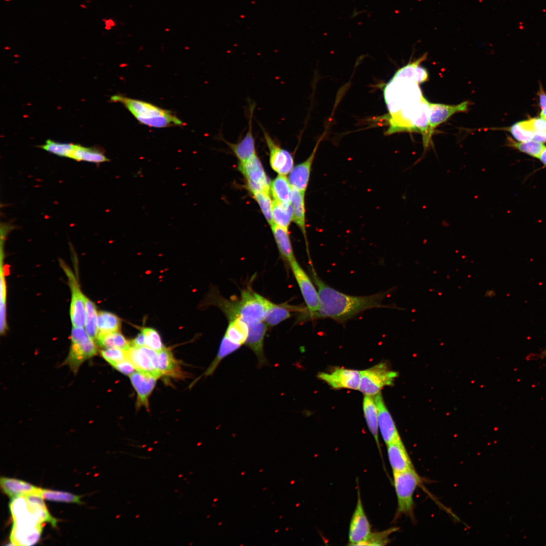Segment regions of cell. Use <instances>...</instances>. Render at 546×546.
Instances as JSON below:
<instances>
[{"label": "cell", "instance_id": "1", "mask_svg": "<svg viewBox=\"0 0 546 546\" xmlns=\"http://www.w3.org/2000/svg\"><path fill=\"white\" fill-rule=\"evenodd\" d=\"M419 85L414 79L396 73L385 85L383 93L389 125L386 134L412 131L426 100Z\"/></svg>", "mask_w": 546, "mask_h": 546}, {"label": "cell", "instance_id": "2", "mask_svg": "<svg viewBox=\"0 0 546 546\" xmlns=\"http://www.w3.org/2000/svg\"><path fill=\"white\" fill-rule=\"evenodd\" d=\"M312 277L320 298L319 309L313 319L329 318L342 324L366 310L385 307L382 302L388 291L368 296H352L326 284L313 270Z\"/></svg>", "mask_w": 546, "mask_h": 546}, {"label": "cell", "instance_id": "3", "mask_svg": "<svg viewBox=\"0 0 546 546\" xmlns=\"http://www.w3.org/2000/svg\"><path fill=\"white\" fill-rule=\"evenodd\" d=\"M9 509L13 523L10 534L12 544L29 546L39 540L42 522L31 510L25 495L12 499Z\"/></svg>", "mask_w": 546, "mask_h": 546}, {"label": "cell", "instance_id": "4", "mask_svg": "<svg viewBox=\"0 0 546 546\" xmlns=\"http://www.w3.org/2000/svg\"><path fill=\"white\" fill-rule=\"evenodd\" d=\"M213 295V303L222 311L229 321L240 317L247 325L264 321L269 300L251 289L242 291L237 300Z\"/></svg>", "mask_w": 546, "mask_h": 546}, {"label": "cell", "instance_id": "5", "mask_svg": "<svg viewBox=\"0 0 546 546\" xmlns=\"http://www.w3.org/2000/svg\"><path fill=\"white\" fill-rule=\"evenodd\" d=\"M111 101L122 104L141 123L150 127L163 128L181 126L183 122L168 110L139 100L114 95Z\"/></svg>", "mask_w": 546, "mask_h": 546}, {"label": "cell", "instance_id": "6", "mask_svg": "<svg viewBox=\"0 0 546 546\" xmlns=\"http://www.w3.org/2000/svg\"><path fill=\"white\" fill-rule=\"evenodd\" d=\"M393 485L396 495L397 507L395 519L404 515L414 519V494L422 482L415 469L393 473Z\"/></svg>", "mask_w": 546, "mask_h": 546}, {"label": "cell", "instance_id": "7", "mask_svg": "<svg viewBox=\"0 0 546 546\" xmlns=\"http://www.w3.org/2000/svg\"><path fill=\"white\" fill-rule=\"evenodd\" d=\"M71 340V347L65 363L76 373L85 360L97 354V347L83 327H73Z\"/></svg>", "mask_w": 546, "mask_h": 546}, {"label": "cell", "instance_id": "8", "mask_svg": "<svg viewBox=\"0 0 546 546\" xmlns=\"http://www.w3.org/2000/svg\"><path fill=\"white\" fill-rule=\"evenodd\" d=\"M358 390L364 395L374 396L385 386H391L398 376L397 372L391 370L385 363H380L360 371Z\"/></svg>", "mask_w": 546, "mask_h": 546}, {"label": "cell", "instance_id": "9", "mask_svg": "<svg viewBox=\"0 0 546 546\" xmlns=\"http://www.w3.org/2000/svg\"><path fill=\"white\" fill-rule=\"evenodd\" d=\"M289 264L299 287L306 305L307 316L313 319L319 309L320 298L318 291L311 279L296 259L292 260Z\"/></svg>", "mask_w": 546, "mask_h": 546}, {"label": "cell", "instance_id": "10", "mask_svg": "<svg viewBox=\"0 0 546 546\" xmlns=\"http://www.w3.org/2000/svg\"><path fill=\"white\" fill-rule=\"evenodd\" d=\"M239 169L244 176L248 190L270 193V183L257 154L243 163H239Z\"/></svg>", "mask_w": 546, "mask_h": 546}, {"label": "cell", "instance_id": "11", "mask_svg": "<svg viewBox=\"0 0 546 546\" xmlns=\"http://www.w3.org/2000/svg\"><path fill=\"white\" fill-rule=\"evenodd\" d=\"M371 532V525L365 512L358 489L357 503L349 524L348 545H359Z\"/></svg>", "mask_w": 546, "mask_h": 546}, {"label": "cell", "instance_id": "12", "mask_svg": "<svg viewBox=\"0 0 546 546\" xmlns=\"http://www.w3.org/2000/svg\"><path fill=\"white\" fill-rule=\"evenodd\" d=\"M71 292L70 316L73 327H84L86 317L85 296L82 294L78 283L70 270L64 267Z\"/></svg>", "mask_w": 546, "mask_h": 546}, {"label": "cell", "instance_id": "13", "mask_svg": "<svg viewBox=\"0 0 546 546\" xmlns=\"http://www.w3.org/2000/svg\"><path fill=\"white\" fill-rule=\"evenodd\" d=\"M128 359L131 362L136 371L161 377L157 368V351L146 346L136 347L131 345L127 350Z\"/></svg>", "mask_w": 546, "mask_h": 546}, {"label": "cell", "instance_id": "14", "mask_svg": "<svg viewBox=\"0 0 546 546\" xmlns=\"http://www.w3.org/2000/svg\"><path fill=\"white\" fill-rule=\"evenodd\" d=\"M317 377L335 389L358 390L360 371L337 368L331 372H320Z\"/></svg>", "mask_w": 546, "mask_h": 546}, {"label": "cell", "instance_id": "15", "mask_svg": "<svg viewBox=\"0 0 546 546\" xmlns=\"http://www.w3.org/2000/svg\"><path fill=\"white\" fill-rule=\"evenodd\" d=\"M262 129L269 152L270 167L279 174H289L294 168L291 154L278 145L263 127Z\"/></svg>", "mask_w": 546, "mask_h": 546}, {"label": "cell", "instance_id": "16", "mask_svg": "<svg viewBox=\"0 0 546 546\" xmlns=\"http://www.w3.org/2000/svg\"><path fill=\"white\" fill-rule=\"evenodd\" d=\"M378 410L379 429L387 445L401 438L392 417L380 393L373 396Z\"/></svg>", "mask_w": 546, "mask_h": 546}, {"label": "cell", "instance_id": "17", "mask_svg": "<svg viewBox=\"0 0 546 546\" xmlns=\"http://www.w3.org/2000/svg\"><path fill=\"white\" fill-rule=\"evenodd\" d=\"M469 104L470 103L468 101L453 105L430 103L428 128L430 138L432 139L435 128L441 123L446 121L452 115L458 112L467 111Z\"/></svg>", "mask_w": 546, "mask_h": 546}, {"label": "cell", "instance_id": "18", "mask_svg": "<svg viewBox=\"0 0 546 546\" xmlns=\"http://www.w3.org/2000/svg\"><path fill=\"white\" fill-rule=\"evenodd\" d=\"M247 326L248 335L245 344L254 353L261 367L267 363L263 350L264 339L267 326L264 321L255 322Z\"/></svg>", "mask_w": 546, "mask_h": 546}, {"label": "cell", "instance_id": "19", "mask_svg": "<svg viewBox=\"0 0 546 546\" xmlns=\"http://www.w3.org/2000/svg\"><path fill=\"white\" fill-rule=\"evenodd\" d=\"M320 140L318 141L309 156L303 162L294 167L289 173L288 179L292 188L305 193L310 178L312 165Z\"/></svg>", "mask_w": 546, "mask_h": 546}, {"label": "cell", "instance_id": "20", "mask_svg": "<svg viewBox=\"0 0 546 546\" xmlns=\"http://www.w3.org/2000/svg\"><path fill=\"white\" fill-rule=\"evenodd\" d=\"M254 106H250L247 132L243 138L237 143L225 141L238 158L239 163H243L256 154L255 139L253 134L252 116Z\"/></svg>", "mask_w": 546, "mask_h": 546}, {"label": "cell", "instance_id": "21", "mask_svg": "<svg viewBox=\"0 0 546 546\" xmlns=\"http://www.w3.org/2000/svg\"><path fill=\"white\" fill-rule=\"evenodd\" d=\"M386 445L388 458L393 473L415 468L401 438Z\"/></svg>", "mask_w": 546, "mask_h": 546}, {"label": "cell", "instance_id": "22", "mask_svg": "<svg viewBox=\"0 0 546 546\" xmlns=\"http://www.w3.org/2000/svg\"><path fill=\"white\" fill-rule=\"evenodd\" d=\"M129 377L131 383L138 394L137 405L148 407L149 397L159 378L138 371L134 372Z\"/></svg>", "mask_w": 546, "mask_h": 546}, {"label": "cell", "instance_id": "23", "mask_svg": "<svg viewBox=\"0 0 546 546\" xmlns=\"http://www.w3.org/2000/svg\"><path fill=\"white\" fill-rule=\"evenodd\" d=\"M0 484L3 492L12 499L39 492L40 489L24 481L6 477L1 478Z\"/></svg>", "mask_w": 546, "mask_h": 546}, {"label": "cell", "instance_id": "24", "mask_svg": "<svg viewBox=\"0 0 546 546\" xmlns=\"http://www.w3.org/2000/svg\"><path fill=\"white\" fill-rule=\"evenodd\" d=\"M362 409L368 429L374 438L381 456V458L382 459V451L378 436L379 425L378 410L373 396L365 395L363 400Z\"/></svg>", "mask_w": 546, "mask_h": 546}, {"label": "cell", "instance_id": "25", "mask_svg": "<svg viewBox=\"0 0 546 546\" xmlns=\"http://www.w3.org/2000/svg\"><path fill=\"white\" fill-rule=\"evenodd\" d=\"M275 242L280 255L289 263L295 258L292 248L288 229L275 224L270 226Z\"/></svg>", "mask_w": 546, "mask_h": 546}, {"label": "cell", "instance_id": "26", "mask_svg": "<svg viewBox=\"0 0 546 546\" xmlns=\"http://www.w3.org/2000/svg\"><path fill=\"white\" fill-rule=\"evenodd\" d=\"M305 195V193L292 188L291 205L293 210V221L299 227L306 240Z\"/></svg>", "mask_w": 546, "mask_h": 546}, {"label": "cell", "instance_id": "27", "mask_svg": "<svg viewBox=\"0 0 546 546\" xmlns=\"http://www.w3.org/2000/svg\"><path fill=\"white\" fill-rule=\"evenodd\" d=\"M298 307L286 304H275L269 300L264 322L269 327L275 326L291 317V311L298 310Z\"/></svg>", "mask_w": 546, "mask_h": 546}, {"label": "cell", "instance_id": "28", "mask_svg": "<svg viewBox=\"0 0 546 546\" xmlns=\"http://www.w3.org/2000/svg\"><path fill=\"white\" fill-rule=\"evenodd\" d=\"M70 158L77 161L96 164L110 161V159L105 155L102 150L94 147H85L79 145H76Z\"/></svg>", "mask_w": 546, "mask_h": 546}, {"label": "cell", "instance_id": "29", "mask_svg": "<svg viewBox=\"0 0 546 546\" xmlns=\"http://www.w3.org/2000/svg\"><path fill=\"white\" fill-rule=\"evenodd\" d=\"M270 193L274 200L291 204L292 188L286 175L279 174L271 181Z\"/></svg>", "mask_w": 546, "mask_h": 546}, {"label": "cell", "instance_id": "30", "mask_svg": "<svg viewBox=\"0 0 546 546\" xmlns=\"http://www.w3.org/2000/svg\"><path fill=\"white\" fill-rule=\"evenodd\" d=\"M157 368L161 376H176L179 373L178 361L172 352L166 348L157 351Z\"/></svg>", "mask_w": 546, "mask_h": 546}, {"label": "cell", "instance_id": "31", "mask_svg": "<svg viewBox=\"0 0 546 546\" xmlns=\"http://www.w3.org/2000/svg\"><path fill=\"white\" fill-rule=\"evenodd\" d=\"M39 492L40 491L25 496L31 510L39 519L43 523H50L53 527H55L57 526V520L50 514Z\"/></svg>", "mask_w": 546, "mask_h": 546}, {"label": "cell", "instance_id": "32", "mask_svg": "<svg viewBox=\"0 0 546 546\" xmlns=\"http://www.w3.org/2000/svg\"><path fill=\"white\" fill-rule=\"evenodd\" d=\"M427 54H424L416 61L407 64L398 70L396 73L403 77L411 78L419 84L428 80V72L420 64L427 57Z\"/></svg>", "mask_w": 546, "mask_h": 546}, {"label": "cell", "instance_id": "33", "mask_svg": "<svg viewBox=\"0 0 546 546\" xmlns=\"http://www.w3.org/2000/svg\"><path fill=\"white\" fill-rule=\"evenodd\" d=\"M273 224L288 229L293 220V210L291 204H287L273 200L272 208Z\"/></svg>", "mask_w": 546, "mask_h": 546}, {"label": "cell", "instance_id": "34", "mask_svg": "<svg viewBox=\"0 0 546 546\" xmlns=\"http://www.w3.org/2000/svg\"><path fill=\"white\" fill-rule=\"evenodd\" d=\"M224 335L231 341L242 345L245 344L248 337V326L240 317L231 320Z\"/></svg>", "mask_w": 546, "mask_h": 546}, {"label": "cell", "instance_id": "35", "mask_svg": "<svg viewBox=\"0 0 546 546\" xmlns=\"http://www.w3.org/2000/svg\"><path fill=\"white\" fill-rule=\"evenodd\" d=\"M96 340L104 348H117L128 350L131 345V342L119 331L99 334Z\"/></svg>", "mask_w": 546, "mask_h": 546}, {"label": "cell", "instance_id": "36", "mask_svg": "<svg viewBox=\"0 0 546 546\" xmlns=\"http://www.w3.org/2000/svg\"><path fill=\"white\" fill-rule=\"evenodd\" d=\"M241 346V345L231 341L224 335L221 339L216 357L204 375L205 376L212 375L223 358L237 350Z\"/></svg>", "mask_w": 546, "mask_h": 546}, {"label": "cell", "instance_id": "37", "mask_svg": "<svg viewBox=\"0 0 546 546\" xmlns=\"http://www.w3.org/2000/svg\"><path fill=\"white\" fill-rule=\"evenodd\" d=\"M121 324L120 319L114 313L105 311L98 312L97 317L98 335L119 331Z\"/></svg>", "mask_w": 546, "mask_h": 546}, {"label": "cell", "instance_id": "38", "mask_svg": "<svg viewBox=\"0 0 546 546\" xmlns=\"http://www.w3.org/2000/svg\"><path fill=\"white\" fill-rule=\"evenodd\" d=\"M85 299L86 317L84 329L88 335L95 341L97 340L99 334L97 326L98 312L95 303L86 296Z\"/></svg>", "mask_w": 546, "mask_h": 546}, {"label": "cell", "instance_id": "39", "mask_svg": "<svg viewBox=\"0 0 546 546\" xmlns=\"http://www.w3.org/2000/svg\"><path fill=\"white\" fill-rule=\"evenodd\" d=\"M256 202L258 204L260 210L266 220L270 226L273 224L272 218V201L271 199L270 193L264 191L250 192Z\"/></svg>", "mask_w": 546, "mask_h": 546}, {"label": "cell", "instance_id": "40", "mask_svg": "<svg viewBox=\"0 0 546 546\" xmlns=\"http://www.w3.org/2000/svg\"><path fill=\"white\" fill-rule=\"evenodd\" d=\"M40 495L43 499L81 504L80 496L71 493L40 488Z\"/></svg>", "mask_w": 546, "mask_h": 546}, {"label": "cell", "instance_id": "41", "mask_svg": "<svg viewBox=\"0 0 546 546\" xmlns=\"http://www.w3.org/2000/svg\"><path fill=\"white\" fill-rule=\"evenodd\" d=\"M75 146L74 144L62 143L48 140L44 145L39 147L56 155L70 158Z\"/></svg>", "mask_w": 546, "mask_h": 546}, {"label": "cell", "instance_id": "42", "mask_svg": "<svg viewBox=\"0 0 546 546\" xmlns=\"http://www.w3.org/2000/svg\"><path fill=\"white\" fill-rule=\"evenodd\" d=\"M509 143L511 146L536 158H539L545 148V146L542 143L532 140L519 143L510 141Z\"/></svg>", "mask_w": 546, "mask_h": 546}, {"label": "cell", "instance_id": "43", "mask_svg": "<svg viewBox=\"0 0 546 546\" xmlns=\"http://www.w3.org/2000/svg\"><path fill=\"white\" fill-rule=\"evenodd\" d=\"M398 530L397 527L375 532H371L368 538L359 545H385L390 542L389 536Z\"/></svg>", "mask_w": 546, "mask_h": 546}, {"label": "cell", "instance_id": "44", "mask_svg": "<svg viewBox=\"0 0 546 546\" xmlns=\"http://www.w3.org/2000/svg\"><path fill=\"white\" fill-rule=\"evenodd\" d=\"M145 338V346L155 351H159L164 348L159 333L154 329L145 327L142 329Z\"/></svg>", "mask_w": 546, "mask_h": 546}, {"label": "cell", "instance_id": "45", "mask_svg": "<svg viewBox=\"0 0 546 546\" xmlns=\"http://www.w3.org/2000/svg\"><path fill=\"white\" fill-rule=\"evenodd\" d=\"M102 356L112 366L128 359L127 350L117 348H105L101 351Z\"/></svg>", "mask_w": 546, "mask_h": 546}, {"label": "cell", "instance_id": "46", "mask_svg": "<svg viewBox=\"0 0 546 546\" xmlns=\"http://www.w3.org/2000/svg\"><path fill=\"white\" fill-rule=\"evenodd\" d=\"M509 131L513 136L519 142H527L533 139V132L523 128L519 122L510 127Z\"/></svg>", "mask_w": 546, "mask_h": 546}, {"label": "cell", "instance_id": "47", "mask_svg": "<svg viewBox=\"0 0 546 546\" xmlns=\"http://www.w3.org/2000/svg\"><path fill=\"white\" fill-rule=\"evenodd\" d=\"M112 367L124 375L129 376L133 373L135 370L134 366L128 359L117 363Z\"/></svg>", "mask_w": 546, "mask_h": 546}, {"label": "cell", "instance_id": "48", "mask_svg": "<svg viewBox=\"0 0 546 546\" xmlns=\"http://www.w3.org/2000/svg\"><path fill=\"white\" fill-rule=\"evenodd\" d=\"M530 120L534 131L536 130L546 131V120L541 117L532 118Z\"/></svg>", "mask_w": 546, "mask_h": 546}, {"label": "cell", "instance_id": "49", "mask_svg": "<svg viewBox=\"0 0 546 546\" xmlns=\"http://www.w3.org/2000/svg\"><path fill=\"white\" fill-rule=\"evenodd\" d=\"M131 345L136 347L145 346V338L144 334L141 331L131 342Z\"/></svg>", "mask_w": 546, "mask_h": 546}, {"label": "cell", "instance_id": "50", "mask_svg": "<svg viewBox=\"0 0 546 546\" xmlns=\"http://www.w3.org/2000/svg\"><path fill=\"white\" fill-rule=\"evenodd\" d=\"M532 140L540 143L546 142V131H534Z\"/></svg>", "mask_w": 546, "mask_h": 546}, {"label": "cell", "instance_id": "51", "mask_svg": "<svg viewBox=\"0 0 546 546\" xmlns=\"http://www.w3.org/2000/svg\"><path fill=\"white\" fill-rule=\"evenodd\" d=\"M539 96L541 110L544 109L546 108V94L541 87L539 92Z\"/></svg>", "mask_w": 546, "mask_h": 546}, {"label": "cell", "instance_id": "52", "mask_svg": "<svg viewBox=\"0 0 546 546\" xmlns=\"http://www.w3.org/2000/svg\"><path fill=\"white\" fill-rule=\"evenodd\" d=\"M541 162L546 166V147L540 154L539 158Z\"/></svg>", "mask_w": 546, "mask_h": 546}, {"label": "cell", "instance_id": "53", "mask_svg": "<svg viewBox=\"0 0 546 546\" xmlns=\"http://www.w3.org/2000/svg\"><path fill=\"white\" fill-rule=\"evenodd\" d=\"M536 357L541 359H543L546 358V348H544L540 353L538 354Z\"/></svg>", "mask_w": 546, "mask_h": 546}]
</instances>
